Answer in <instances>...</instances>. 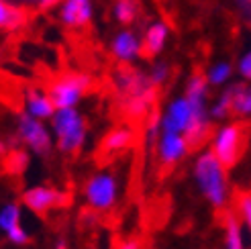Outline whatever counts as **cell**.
Here are the masks:
<instances>
[{"mask_svg": "<svg viewBox=\"0 0 251 249\" xmlns=\"http://www.w3.org/2000/svg\"><path fill=\"white\" fill-rule=\"evenodd\" d=\"M112 84L129 117H145L151 113L157 100V86L149 80V74L133 68L131 64H123L112 76Z\"/></svg>", "mask_w": 251, "mask_h": 249, "instance_id": "1", "label": "cell"}, {"mask_svg": "<svg viewBox=\"0 0 251 249\" xmlns=\"http://www.w3.org/2000/svg\"><path fill=\"white\" fill-rule=\"evenodd\" d=\"M194 180L200 194L206 198V202L221 210L227 204L229 196V182H227V168L223 161L212 153V149L202 151L194 161Z\"/></svg>", "mask_w": 251, "mask_h": 249, "instance_id": "2", "label": "cell"}, {"mask_svg": "<svg viewBox=\"0 0 251 249\" xmlns=\"http://www.w3.org/2000/svg\"><path fill=\"white\" fill-rule=\"evenodd\" d=\"M55 135V147L61 153H78L84 147L86 141V133H88V124L78 106L74 108H57L55 115L49 121Z\"/></svg>", "mask_w": 251, "mask_h": 249, "instance_id": "3", "label": "cell"}, {"mask_svg": "<svg viewBox=\"0 0 251 249\" xmlns=\"http://www.w3.org/2000/svg\"><path fill=\"white\" fill-rule=\"evenodd\" d=\"M247 141V127L243 123H225L212 135L210 149L225 168H233L241 159Z\"/></svg>", "mask_w": 251, "mask_h": 249, "instance_id": "4", "label": "cell"}, {"mask_svg": "<svg viewBox=\"0 0 251 249\" xmlns=\"http://www.w3.org/2000/svg\"><path fill=\"white\" fill-rule=\"evenodd\" d=\"M84 200L96 213H106L119 200V176L110 170L92 174L84 184Z\"/></svg>", "mask_w": 251, "mask_h": 249, "instance_id": "5", "label": "cell"}, {"mask_svg": "<svg viewBox=\"0 0 251 249\" xmlns=\"http://www.w3.org/2000/svg\"><path fill=\"white\" fill-rule=\"evenodd\" d=\"M17 139L29 147L35 155L39 157H47L53 149V131L51 127H47L45 121L35 119L29 113H21L17 117Z\"/></svg>", "mask_w": 251, "mask_h": 249, "instance_id": "6", "label": "cell"}, {"mask_svg": "<svg viewBox=\"0 0 251 249\" xmlns=\"http://www.w3.org/2000/svg\"><path fill=\"white\" fill-rule=\"evenodd\" d=\"M90 88H92L90 76L80 74V72H70V74L59 76L57 80H53L47 92L51 94L57 108H74L90 92Z\"/></svg>", "mask_w": 251, "mask_h": 249, "instance_id": "7", "label": "cell"}, {"mask_svg": "<svg viewBox=\"0 0 251 249\" xmlns=\"http://www.w3.org/2000/svg\"><path fill=\"white\" fill-rule=\"evenodd\" d=\"M190 143H188L184 133H170V131H161L157 145H155V153L159 164L164 168H174L176 164L186 157Z\"/></svg>", "mask_w": 251, "mask_h": 249, "instance_id": "8", "label": "cell"}, {"mask_svg": "<svg viewBox=\"0 0 251 249\" xmlns=\"http://www.w3.org/2000/svg\"><path fill=\"white\" fill-rule=\"evenodd\" d=\"M192 104L186 96H178L166 106V110L161 113V131L170 133H186L192 121Z\"/></svg>", "mask_w": 251, "mask_h": 249, "instance_id": "9", "label": "cell"}, {"mask_svg": "<svg viewBox=\"0 0 251 249\" xmlns=\"http://www.w3.org/2000/svg\"><path fill=\"white\" fill-rule=\"evenodd\" d=\"M59 23L68 29H84L92 23L94 6L92 0H64L59 4Z\"/></svg>", "mask_w": 251, "mask_h": 249, "instance_id": "10", "label": "cell"}, {"mask_svg": "<svg viewBox=\"0 0 251 249\" xmlns=\"http://www.w3.org/2000/svg\"><path fill=\"white\" fill-rule=\"evenodd\" d=\"M21 198H23V204L39 217H43L51 208L64 202V194L55 188H49V186H33V188L25 190Z\"/></svg>", "mask_w": 251, "mask_h": 249, "instance_id": "11", "label": "cell"}, {"mask_svg": "<svg viewBox=\"0 0 251 249\" xmlns=\"http://www.w3.org/2000/svg\"><path fill=\"white\" fill-rule=\"evenodd\" d=\"M110 53L115 55L121 64H133V61L143 53V41L131 29H123L112 37Z\"/></svg>", "mask_w": 251, "mask_h": 249, "instance_id": "12", "label": "cell"}, {"mask_svg": "<svg viewBox=\"0 0 251 249\" xmlns=\"http://www.w3.org/2000/svg\"><path fill=\"white\" fill-rule=\"evenodd\" d=\"M23 102H25V113H29L31 117L41 119V121H51V117L57 110L51 94L45 92V90H39V88L25 90Z\"/></svg>", "mask_w": 251, "mask_h": 249, "instance_id": "13", "label": "cell"}, {"mask_svg": "<svg viewBox=\"0 0 251 249\" xmlns=\"http://www.w3.org/2000/svg\"><path fill=\"white\" fill-rule=\"evenodd\" d=\"M168 35H170L168 25L164 21H153L145 29V35H143V55L147 57L159 55L168 43Z\"/></svg>", "mask_w": 251, "mask_h": 249, "instance_id": "14", "label": "cell"}, {"mask_svg": "<svg viewBox=\"0 0 251 249\" xmlns=\"http://www.w3.org/2000/svg\"><path fill=\"white\" fill-rule=\"evenodd\" d=\"M27 23V10L8 0H0V29L4 33H15Z\"/></svg>", "mask_w": 251, "mask_h": 249, "instance_id": "15", "label": "cell"}, {"mask_svg": "<svg viewBox=\"0 0 251 249\" xmlns=\"http://www.w3.org/2000/svg\"><path fill=\"white\" fill-rule=\"evenodd\" d=\"M223 229H225V249H247L245 247V225L243 221L237 219V215L227 213L223 221Z\"/></svg>", "mask_w": 251, "mask_h": 249, "instance_id": "16", "label": "cell"}, {"mask_svg": "<svg viewBox=\"0 0 251 249\" xmlns=\"http://www.w3.org/2000/svg\"><path fill=\"white\" fill-rule=\"evenodd\" d=\"M131 143H133V131L127 127H117L104 135L100 149H102V153H119L123 149H127Z\"/></svg>", "mask_w": 251, "mask_h": 249, "instance_id": "17", "label": "cell"}, {"mask_svg": "<svg viewBox=\"0 0 251 249\" xmlns=\"http://www.w3.org/2000/svg\"><path fill=\"white\" fill-rule=\"evenodd\" d=\"M233 117H251V82L233 84Z\"/></svg>", "mask_w": 251, "mask_h": 249, "instance_id": "18", "label": "cell"}, {"mask_svg": "<svg viewBox=\"0 0 251 249\" xmlns=\"http://www.w3.org/2000/svg\"><path fill=\"white\" fill-rule=\"evenodd\" d=\"M233 115V84L223 88L219 98L210 104V117L215 121H225Z\"/></svg>", "mask_w": 251, "mask_h": 249, "instance_id": "19", "label": "cell"}, {"mask_svg": "<svg viewBox=\"0 0 251 249\" xmlns=\"http://www.w3.org/2000/svg\"><path fill=\"white\" fill-rule=\"evenodd\" d=\"M137 12H139V2L137 0H115V4H112V17L123 27H129L137 19Z\"/></svg>", "mask_w": 251, "mask_h": 249, "instance_id": "20", "label": "cell"}, {"mask_svg": "<svg viewBox=\"0 0 251 249\" xmlns=\"http://www.w3.org/2000/svg\"><path fill=\"white\" fill-rule=\"evenodd\" d=\"M233 78V64L231 61H215L208 72H206V80L210 86H217V88H221V86H225L229 80Z\"/></svg>", "mask_w": 251, "mask_h": 249, "instance_id": "21", "label": "cell"}, {"mask_svg": "<svg viewBox=\"0 0 251 249\" xmlns=\"http://www.w3.org/2000/svg\"><path fill=\"white\" fill-rule=\"evenodd\" d=\"M21 225V206L17 202H6L0 208V229L2 233H8Z\"/></svg>", "mask_w": 251, "mask_h": 249, "instance_id": "22", "label": "cell"}, {"mask_svg": "<svg viewBox=\"0 0 251 249\" xmlns=\"http://www.w3.org/2000/svg\"><path fill=\"white\" fill-rule=\"evenodd\" d=\"M237 210H239V217L245 225V231L251 235V190L241 192L237 196Z\"/></svg>", "mask_w": 251, "mask_h": 249, "instance_id": "23", "label": "cell"}, {"mask_svg": "<svg viewBox=\"0 0 251 249\" xmlns=\"http://www.w3.org/2000/svg\"><path fill=\"white\" fill-rule=\"evenodd\" d=\"M149 80L153 82V86L161 88V86L170 80V66L166 61H155L151 66V70H149Z\"/></svg>", "mask_w": 251, "mask_h": 249, "instance_id": "24", "label": "cell"}, {"mask_svg": "<svg viewBox=\"0 0 251 249\" xmlns=\"http://www.w3.org/2000/svg\"><path fill=\"white\" fill-rule=\"evenodd\" d=\"M4 235H6V239H8L12 245H27V243H29V233H27V229H25L23 225L10 229V231L4 233Z\"/></svg>", "mask_w": 251, "mask_h": 249, "instance_id": "25", "label": "cell"}, {"mask_svg": "<svg viewBox=\"0 0 251 249\" xmlns=\"http://www.w3.org/2000/svg\"><path fill=\"white\" fill-rule=\"evenodd\" d=\"M237 72L245 82H251V49L241 55L239 64H237Z\"/></svg>", "mask_w": 251, "mask_h": 249, "instance_id": "26", "label": "cell"}, {"mask_svg": "<svg viewBox=\"0 0 251 249\" xmlns=\"http://www.w3.org/2000/svg\"><path fill=\"white\" fill-rule=\"evenodd\" d=\"M27 2H31L35 8H39V10H49V8L61 4L64 0H27Z\"/></svg>", "mask_w": 251, "mask_h": 249, "instance_id": "27", "label": "cell"}, {"mask_svg": "<svg viewBox=\"0 0 251 249\" xmlns=\"http://www.w3.org/2000/svg\"><path fill=\"white\" fill-rule=\"evenodd\" d=\"M117 249H141V243L137 239H125V241H121V245Z\"/></svg>", "mask_w": 251, "mask_h": 249, "instance_id": "28", "label": "cell"}, {"mask_svg": "<svg viewBox=\"0 0 251 249\" xmlns=\"http://www.w3.org/2000/svg\"><path fill=\"white\" fill-rule=\"evenodd\" d=\"M237 4H239L245 12H249V15H251V0H237Z\"/></svg>", "mask_w": 251, "mask_h": 249, "instance_id": "29", "label": "cell"}, {"mask_svg": "<svg viewBox=\"0 0 251 249\" xmlns=\"http://www.w3.org/2000/svg\"><path fill=\"white\" fill-rule=\"evenodd\" d=\"M53 249H68V241H66L64 237H59V239L55 241V245H53Z\"/></svg>", "mask_w": 251, "mask_h": 249, "instance_id": "30", "label": "cell"}]
</instances>
